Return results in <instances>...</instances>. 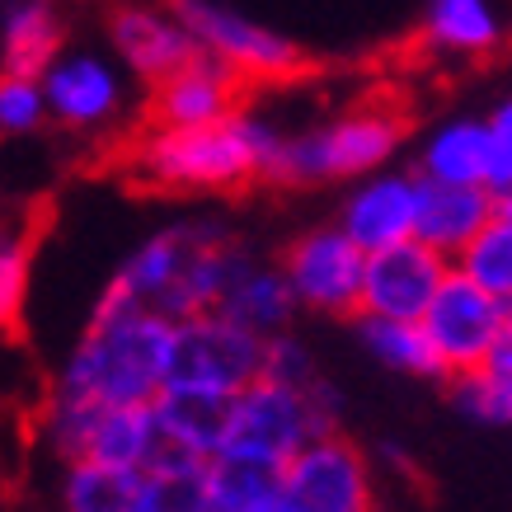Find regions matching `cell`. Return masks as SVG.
I'll return each instance as SVG.
<instances>
[{
  "label": "cell",
  "instance_id": "obj_1",
  "mask_svg": "<svg viewBox=\"0 0 512 512\" xmlns=\"http://www.w3.org/2000/svg\"><path fill=\"white\" fill-rule=\"evenodd\" d=\"M174 320L156 311L127 306L113 292H99L90 311V325L66 353L52 395L94 409L118 404H156L170 372Z\"/></svg>",
  "mask_w": 512,
  "mask_h": 512
},
{
  "label": "cell",
  "instance_id": "obj_2",
  "mask_svg": "<svg viewBox=\"0 0 512 512\" xmlns=\"http://www.w3.org/2000/svg\"><path fill=\"white\" fill-rule=\"evenodd\" d=\"M278 127L259 113L240 109L212 127H146L127 156V170L160 193H231L264 179L268 151L278 146Z\"/></svg>",
  "mask_w": 512,
  "mask_h": 512
},
{
  "label": "cell",
  "instance_id": "obj_3",
  "mask_svg": "<svg viewBox=\"0 0 512 512\" xmlns=\"http://www.w3.org/2000/svg\"><path fill=\"white\" fill-rule=\"evenodd\" d=\"M404 141V118L386 104H362L339 118H329L306 132H282L278 146L268 151L264 179L282 188H315L343 184V179H367L386 170Z\"/></svg>",
  "mask_w": 512,
  "mask_h": 512
},
{
  "label": "cell",
  "instance_id": "obj_4",
  "mask_svg": "<svg viewBox=\"0 0 512 512\" xmlns=\"http://www.w3.org/2000/svg\"><path fill=\"white\" fill-rule=\"evenodd\" d=\"M320 433H339V395L325 386V376L311 390H292L259 376L254 386L226 400L217 461H240L282 475V466Z\"/></svg>",
  "mask_w": 512,
  "mask_h": 512
},
{
  "label": "cell",
  "instance_id": "obj_5",
  "mask_svg": "<svg viewBox=\"0 0 512 512\" xmlns=\"http://www.w3.org/2000/svg\"><path fill=\"white\" fill-rule=\"evenodd\" d=\"M174 15L184 19V29L193 33L202 57L226 66L240 85L245 80H292L306 71V47L264 19L235 10V5L184 0V5H174Z\"/></svg>",
  "mask_w": 512,
  "mask_h": 512
},
{
  "label": "cell",
  "instance_id": "obj_6",
  "mask_svg": "<svg viewBox=\"0 0 512 512\" xmlns=\"http://www.w3.org/2000/svg\"><path fill=\"white\" fill-rule=\"evenodd\" d=\"M264 348H268V339L231 325L217 311L179 320L174 325V343H170L165 390L231 400V395H240L245 386H254L264 376Z\"/></svg>",
  "mask_w": 512,
  "mask_h": 512
},
{
  "label": "cell",
  "instance_id": "obj_7",
  "mask_svg": "<svg viewBox=\"0 0 512 512\" xmlns=\"http://www.w3.org/2000/svg\"><path fill=\"white\" fill-rule=\"evenodd\" d=\"M282 498L296 512H376L372 456L343 433H320L278 475Z\"/></svg>",
  "mask_w": 512,
  "mask_h": 512
},
{
  "label": "cell",
  "instance_id": "obj_8",
  "mask_svg": "<svg viewBox=\"0 0 512 512\" xmlns=\"http://www.w3.org/2000/svg\"><path fill=\"white\" fill-rule=\"evenodd\" d=\"M362 268H367V254L334 221L311 226L296 240H287L278 259V273L287 282V292H292V306L315 315H357Z\"/></svg>",
  "mask_w": 512,
  "mask_h": 512
},
{
  "label": "cell",
  "instance_id": "obj_9",
  "mask_svg": "<svg viewBox=\"0 0 512 512\" xmlns=\"http://www.w3.org/2000/svg\"><path fill=\"white\" fill-rule=\"evenodd\" d=\"M503 325H508V311L498 301H489L480 287H470L461 273H447V282L433 296V306L419 320V329L428 334V348H433L447 381L451 376L480 372L489 348L503 334Z\"/></svg>",
  "mask_w": 512,
  "mask_h": 512
},
{
  "label": "cell",
  "instance_id": "obj_10",
  "mask_svg": "<svg viewBox=\"0 0 512 512\" xmlns=\"http://www.w3.org/2000/svg\"><path fill=\"white\" fill-rule=\"evenodd\" d=\"M38 85L47 99V118H57L71 132H104L127 109L123 66L90 47H62L57 62L38 76Z\"/></svg>",
  "mask_w": 512,
  "mask_h": 512
},
{
  "label": "cell",
  "instance_id": "obj_11",
  "mask_svg": "<svg viewBox=\"0 0 512 512\" xmlns=\"http://www.w3.org/2000/svg\"><path fill=\"white\" fill-rule=\"evenodd\" d=\"M447 273H451L447 259H437L433 249H423L419 240H404L395 249L367 254L357 315L395 320V325H419L423 311L433 306L437 287L447 282Z\"/></svg>",
  "mask_w": 512,
  "mask_h": 512
},
{
  "label": "cell",
  "instance_id": "obj_12",
  "mask_svg": "<svg viewBox=\"0 0 512 512\" xmlns=\"http://www.w3.org/2000/svg\"><path fill=\"white\" fill-rule=\"evenodd\" d=\"M207 240H231V231H226L221 217H184V221H174V226H165V231L146 235L123 259V268L109 278L104 292H113L118 301H127V306H141V311L160 315L165 296L174 292V282L184 273L188 254L198 245H207Z\"/></svg>",
  "mask_w": 512,
  "mask_h": 512
},
{
  "label": "cell",
  "instance_id": "obj_13",
  "mask_svg": "<svg viewBox=\"0 0 512 512\" xmlns=\"http://www.w3.org/2000/svg\"><path fill=\"white\" fill-rule=\"evenodd\" d=\"M414 207H419V179L414 170H376L348 188L339 202V226L362 254H381L404 240H414Z\"/></svg>",
  "mask_w": 512,
  "mask_h": 512
},
{
  "label": "cell",
  "instance_id": "obj_14",
  "mask_svg": "<svg viewBox=\"0 0 512 512\" xmlns=\"http://www.w3.org/2000/svg\"><path fill=\"white\" fill-rule=\"evenodd\" d=\"M109 47L113 62L151 85L198 57V43L184 29V19L160 5H118L109 15Z\"/></svg>",
  "mask_w": 512,
  "mask_h": 512
},
{
  "label": "cell",
  "instance_id": "obj_15",
  "mask_svg": "<svg viewBox=\"0 0 512 512\" xmlns=\"http://www.w3.org/2000/svg\"><path fill=\"white\" fill-rule=\"evenodd\" d=\"M245 109V85L212 57H193L151 90V127H212Z\"/></svg>",
  "mask_w": 512,
  "mask_h": 512
},
{
  "label": "cell",
  "instance_id": "obj_16",
  "mask_svg": "<svg viewBox=\"0 0 512 512\" xmlns=\"http://www.w3.org/2000/svg\"><path fill=\"white\" fill-rule=\"evenodd\" d=\"M217 315H226L231 325L259 334V339H278L292 329V292L282 282L278 264H268L259 254H249L245 245H235L231 268H226V282H221V301Z\"/></svg>",
  "mask_w": 512,
  "mask_h": 512
},
{
  "label": "cell",
  "instance_id": "obj_17",
  "mask_svg": "<svg viewBox=\"0 0 512 512\" xmlns=\"http://www.w3.org/2000/svg\"><path fill=\"white\" fill-rule=\"evenodd\" d=\"M494 193L489 188H437L419 184V207H414V240L433 249L437 259L456 264V254L494 221Z\"/></svg>",
  "mask_w": 512,
  "mask_h": 512
},
{
  "label": "cell",
  "instance_id": "obj_18",
  "mask_svg": "<svg viewBox=\"0 0 512 512\" xmlns=\"http://www.w3.org/2000/svg\"><path fill=\"white\" fill-rule=\"evenodd\" d=\"M419 184L437 188H489V132L484 118H447L419 146Z\"/></svg>",
  "mask_w": 512,
  "mask_h": 512
},
{
  "label": "cell",
  "instance_id": "obj_19",
  "mask_svg": "<svg viewBox=\"0 0 512 512\" xmlns=\"http://www.w3.org/2000/svg\"><path fill=\"white\" fill-rule=\"evenodd\" d=\"M160 451H165V442H160V428H156V409L151 404H118V409H99L94 414L80 461L146 475L156 466Z\"/></svg>",
  "mask_w": 512,
  "mask_h": 512
},
{
  "label": "cell",
  "instance_id": "obj_20",
  "mask_svg": "<svg viewBox=\"0 0 512 512\" xmlns=\"http://www.w3.org/2000/svg\"><path fill=\"white\" fill-rule=\"evenodd\" d=\"M66 47L62 15L43 0H19L0 15V71L5 76H43Z\"/></svg>",
  "mask_w": 512,
  "mask_h": 512
},
{
  "label": "cell",
  "instance_id": "obj_21",
  "mask_svg": "<svg viewBox=\"0 0 512 512\" xmlns=\"http://www.w3.org/2000/svg\"><path fill=\"white\" fill-rule=\"evenodd\" d=\"M151 409H156L165 451L188 456V461H217L221 428H226V400L188 395V390H160V400Z\"/></svg>",
  "mask_w": 512,
  "mask_h": 512
},
{
  "label": "cell",
  "instance_id": "obj_22",
  "mask_svg": "<svg viewBox=\"0 0 512 512\" xmlns=\"http://www.w3.org/2000/svg\"><path fill=\"white\" fill-rule=\"evenodd\" d=\"M423 43L442 57H489L503 43V15L489 0H433L423 10Z\"/></svg>",
  "mask_w": 512,
  "mask_h": 512
},
{
  "label": "cell",
  "instance_id": "obj_23",
  "mask_svg": "<svg viewBox=\"0 0 512 512\" xmlns=\"http://www.w3.org/2000/svg\"><path fill=\"white\" fill-rule=\"evenodd\" d=\"M66 512H156L151 480L137 470H109L94 461H71L62 475Z\"/></svg>",
  "mask_w": 512,
  "mask_h": 512
},
{
  "label": "cell",
  "instance_id": "obj_24",
  "mask_svg": "<svg viewBox=\"0 0 512 512\" xmlns=\"http://www.w3.org/2000/svg\"><path fill=\"white\" fill-rule=\"evenodd\" d=\"M451 273H461L470 287H480L489 301H498L512 315V226L503 217H494L475 240H470Z\"/></svg>",
  "mask_w": 512,
  "mask_h": 512
},
{
  "label": "cell",
  "instance_id": "obj_25",
  "mask_svg": "<svg viewBox=\"0 0 512 512\" xmlns=\"http://www.w3.org/2000/svg\"><path fill=\"white\" fill-rule=\"evenodd\" d=\"M357 339H362V348H367L381 367H390V372L442 376L433 348H428V334H423L419 325H395V320H367V315H357Z\"/></svg>",
  "mask_w": 512,
  "mask_h": 512
},
{
  "label": "cell",
  "instance_id": "obj_26",
  "mask_svg": "<svg viewBox=\"0 0 512 512\" xmlns=\"http://www.w3.org/2000/svg\"><path fill=\"white\" fill-rule=\"evenodd\" d=\"M33 282V231L15 217H0V339L19 325Z\"/></svg>",
  "mask_w": 512,
  "mask_h": 512
},
{
  "label": "cell",
  "instance_id": "obj_27",
  "mask_svg": "<svg viewBox=\"0 0 512 512\" xmlns=\"http://www.w3.org/2000/svg\"><path fill=\"white\" fill-rule=\"evenodd\" d=\"M151 480V508L156 512H212L207 508V461H188L174 451H160Z\"/></svg>",
  "mask_w": 512,
  "mask_h": 512
},
{
  "label": "cell",
  "instance_id": "obj_28",
  "mask_svg": "<svg viewBox=\"0 0 512 512\" xmlns=\"http://www.w3.org/2000/svg\"><path fill=\"white\" fill-rule=\"evenodd\" d=\"M273 494H282L273 470L240 466V461H207V508L212 512H245Z\"/></svg>",
  "mask_w": 512,
  "mask_h": 512
},
{
  "label": "cell",
  "instance_id": "obj_29",
  "mask_svg": "<svg viewBox=\"0 0 512 512\" xmlns=\"http://www.w3.org/2000/svg\"><path fill=\"white\" fill-rule=\"evenodd\" d=\"M451 404L456 414L480 428H512V390L503 381L484 372H466V376H451Z\"/></svg>",
  "mask_w": 512,
  "mask_h": 512
},
{
  "label": "cell",
  "instance_id": "obj_30",
  "mask_svg": "<svg viewBox=\"0 0 512 512\" xmlns=\"http://www.w3.org/2000/svg\"><path fill=\"white\" fill-rule=\"evenodd\" d=\"M47 123L43 85L33 76H5L0 71V137H29Z\"/></svg>",
  "mask_w": 512,
  "mask_h": 512
},
{
  "label": "cell",
  "instance_id": "obj_31",
  "mask_svg": "<svg viewBox=\"0 0 512 512\" xmlns=\"http://www.w3.org/2000/svg\"><path fill=\"white\" fill-rule=\"evenodd\" d=\"M264 376H268V381H282V386H292V390H311L315 381H320V367H315L311 348H306V343L287 329V334H278V339H268V348H264Z\"/></svg>",
  "mask_w": 512,
  "mask_h": 512
},
{
  "label": "cell",
  "instance_id": "obj_32",
  "mask_svg": "<svg viewBox=\"0 0 512 512\" xmlns=\"http://www.w3.org/2000/svg\"><path fill=\"white\" fill-rule=\"evenodd\" d=\"M484 132H489V193H503L512 188V94H503L489 118H484Z\"/></svg>",
  "mask_w": 512,
  "mask_h": 512
},
{
  "label": "cell",
  "instance_id": "obj_33",
  "mask_svg": "<svg viewBox=\"0 0 512 512\" xmlns=\"http://www.w3.org/2000/svg\"><path fill=\"white\" fill-rule=\"evenodd\" d=\"M484 372L512 390V315H508V325H503V334H498V343L489 348V357H484Z\"/></svg>",
  "mask_w": 512,
  "mask_h": 512
},
{
  "label": "cell",
  "instance_id": "obj_34",
  "mask_svg": "<svg viewBox=\"0 0 512 512\" xmlns=\"http://www.w3.org/2000/svg\"><path fill=\"white\" fill-rule=\"evenodd\" d=\"M245 512H296V508L282 494H273V498H264V503H254V508H245Z\"/></svg>",
  "mask_w": 512,
  "mask_h": 512
},
{
  "label": "cell",
  "instance_id": "obj_35",
  "mask_svg": "<svg viewBox=\"0 0 512 512\" xmlns=\"http://www.w3.org/2000/svg\"><path fill=\"white\" fill-rule=\"evenodd\" d=\"M494 212H498V217H503V221H508V226H512V188H503V193H498V198H494Z\"/></svg>",
  "mask_w": 512,
  "mask_h": 512
}]
</instances>
